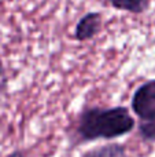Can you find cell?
<instances>
[{"label":"cell","mask_w":155,"mask_h":157,"mask_svg":"<svg viewBox=\"0 0 155 157\" xmlns=\"http://www.w3.org/2000/svg\"><path fill=\"white\" fill-rule=\"evenodd\" d=\"M135 125L136 121L125 106L87 108L80 113L77 134L84 142L114 139L129 134Z\"/></svg>","instance_id":"obj_1"},{"label":"cell","mask_w":155,"mask_h":157,"mask_svg":"<svg viewBox=\"0 0 155 157\" xmlns=\"http://www.w3.org/2000/svg\"><path fill=\"white\" fill-rule=\"evenodd\" d=\"M132 110L139 119L155 113V80H148L135 91L132 97Z\"/></svg>","instance_id":"obj_2"},{"label":"cell","mask_w":155,"mask_h":157,"mask_svg":"<svg viewBox=\"0 0 155 157\" xmlns=\"http://www.w3.org/2000/svg\"><path fill=\"white\" fill-rule=\"evenodd\" d=\"M102 14L98 11H89L78 19L74 29V39L78 41H88L93 39L102 30Z\"/></svg>","instance_id":"obj_3"},{"label":"cell","mask_w":155,"mask_h":157,"mask_svg":"<svg viewBox=\"0 0 155 157\" xmlns=\"http://www.w3.org/2000/svg\"><path fill=\"white\" fill-rule=\"evenodd\" d=\"M114 8L131 14H143L148 10L151 0H109Z\"/></svg>","instance_id":"obj_4"},{"label":"cell","mask_w":155,"mask_h":157,"mask_svg":"<svg viewBox=\"0 0 155 157\" xmlns=\"http://www.w3.org/2000/svg\"><path fill=\"white\" fill-rule=\"evenodd\" d=\"M82 157H126V149L124 145L120 144L104 145V146L89 150Z\"/></svg>","instance_id":"obj_5"},{"label":"cell","mask_w":155,"mask_h":157,"mask_svg":"<svg viewBox=\"0 0 155 157\" xmlns=\"http://www.w3.org/2000/svg\"><path fill=\"white\" fill-rule=\"evenodd\" d=\"M139 132L144 141H155V113L140 119Z\"/></svg>","instance_id":"obj_6"},{"label":"cell","mask_w":155,"mask_h":157,"mask_svg":"<svg viewBox=\"0 0 155 157\" xmlns=\"http://www.w3.org/2000/svg\"><path fill=\"white\" fill-rule=\"evenodd\" d=\"M7 90H8V77L7 73H5L4 63H3L2 58H0V101L5 97Z\"/></svg>","instance_id":"obj_7"},{"label":"cell","mask_w":155,"mask_h":157,"mask_svg":"<svg viewBox=\"0 0 155 157\" xmlns=\"http://www.w3.org/2000/svg\"><path fill=\"white\" fill-rule=\"evenodd\" d=\"M8 157H25V156L21 150H15V152H13L11 155H8Z\"/></svg>","instance_id":"obj_8"}]
</instances>
